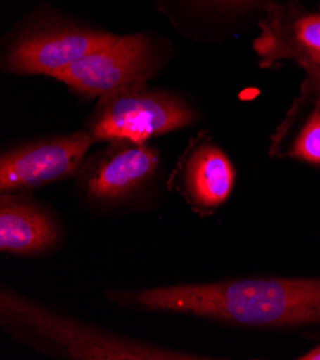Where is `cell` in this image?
<instances>
[{
    "label": "cell",
    "instance_id": "obj_9",
    "mask_svg": "<svg viewBox=\"0 0 320 360\" xmlns=\"http://www.w3.org/2000/svg\"><path fill=\"white\" fill-rule=\"evenodd\" d=\"M58 237L51 215L32 202L4 194L0 198V250L18 256L39 255Z\"/></svg>",
    "mask_w": 320,
    "mask_h": 360
},
{
    "label": "cell",
    "instance_id": "obj_3",
    "mask_svg": "<svg viewBox=\"0 0 320 360\" xmlns=\"http://www.w3.org/2000/svg\"><path fill=\"white\" fill-rule=\"evenodd\" d=\"M193 120V111L181 99L138 84L101 96L91 134L96 141L142 143L153 136L184 128Z\"/></svg>",
    "mask_w": 320,
    "mask_h": 360
},
{
    "label": "cell",
    "instance_id": "obj_5",
    "mask_svg": "<svg viewBox=\"0 0 320 360\" xmlns=\"http://www.w3.org/2000/svg\"><path fill=\"white\" fill-rule=\"evenodd\" d=\"M91 131L29 142L0 160V190L37 188L72 175L95 142Z\"/></svg>",
    "mask_w": 320,
    "mask_h": 360
},
{
    "label": "cell",
    "instance_id": "obj_11",
    "mask_svg": "<svg viewBox=\"0 0 320 360\" xmlns=\"http://www.w3.org/2000/svg\"><path fill=\"white\" fill-rule=\"evenodd\" d=\"M193 2L204 13L227 22H240L241 19L257 15H263L264 19L273 8L284 5L281 0H193Z\"/></svg>",
    "mask_w": 320,
    "mask_h": 360
},
{
    "label": "cell",
    "instance_id": "obj_2",
    "mask_svg": "<svg viewBox=\"0 0 320 360\" xmlns=\"http://www.w3.org/2000/svg\"><path fill=\"white\" fill-rule=\"evenodd\" d=\"M0 323L19 342L42 353L79 360H196L200 356L141 342L95 328L26 299L0 290Z\"/></svg>",
    "mask_w": 320,
    "mask_h": 360
},
{
    "label": "cell",
    "instance_id": "obj_7",
    "mask_svg": "<svg viewBox=\"0 0 320 360\" xmlns=\"http://www.w3.org/2000/svg\"><path fill=\"white\" fill-rule=\"evenodd\" d=\"M118 34L77 26L39 29L19 38L8 55V70L15 74L49 75L62 70L84 56L113 44Z\"/></svg>",
    "mask_w": 320,
    "mask_h": 360
},
{
    "label": "cell",
    "instance_id": "obj_10",
    "mask_svg": "<svg viewBox=\"0 0 320 360\" xmlns=\"http://www.w3.org/2000/svg\"><path fill=\"white\" fill-rule=\"evenodd\" d=\"M184 181L196 205L215 208L229 198L236 181V171L220 148L203 143L187 161Z\"/></svg>",
    "mask_w": 320,
    "mask_h": 360
},
{
    "label": "cell",
    "instance_id": "obj_1",
    "mask_svg": "<svg viewBox=\"0 0 320 360\" xmlns=\"http://www.w3.org/2000/svg\"><path fill=\"white\" fill-rule=\"evenodd\" d=\"M114 295L147 311L183 313L240 326L320 325V278L227 280Z\"/></svg>",
    "mask_w": 320,
    "mask_h": 360
},
{
    "label": "cell",
    "instance_id": "obj_4",
    "mask_svg": "<svg viewBox=\"0 0 320 360\" xmlns=\"http://www.w3.org/2000/svg\"><path fill=\"white\" fill-rule=\"evenodd\" d=\"M154 63L148 36L125 34L74 62L55 78L87 96H103L125 86L146 84L153 75Z\"/></svg>",
    "mask_w": 320,
    "mask_h": 360
},
{
    "label": "cell",
    "instance_id": "obj_8",
    "mask_svg": "<svg viewBox=\"0 0 320 360\" xmlns=\"http://www.w3.org/2000/svg\"><path fill=\"white\" fill-rule=\"evenodd\" d=\"M158 164V153L146 142L114 141L87 178V191L102 201L122 198L148 183Z\"/></svg>",
    "mask_w": 320,
    "mask_h": 360
},
{
    "label": "cell",
    "instance_id": "obj_13",
    "mask_svg": "<svg viewBox=\"0 0 320 360\" xmlns=\"http://www.w3.org/2000/svg\"><path fill=\"white\" fill-rule=\"evenodd\" d=\"M302 360H320V346H317L316 349L310 350L309 353L303 354L302 357H299Z\"/></svg>",
    "mask_w": 320,
    "mask_h": 360
},
{
    "label": "cell",
    "instance_id": "obj_12",
    "mask_svg": "<svg viewBox=\"0 0 320 360\" xmlns=\"http://www.w3.org/2000/svg\"><path fill=\"white\" fill-rule=\"evenodd\" d=\"M289 155L306 162L320 164V106H316L307 117L292 143Z\"/></svg>",
    "mask_w": 320,
    "mask_h": 360
},
{
    "label": "cell",
    "instance_id": "obj_6",
    "mask_svg": "<svg viewBox=\"0 0 320 360\" xmlns=\"http://www.w3.org/2000/svg\"><path fill=\"white\" fill-rule=\"evenodd\" d=\"M256 51L263 62L295 60L307 74V89L320 106V12L292 2L273 8L260 23Z\"/></svg>",
    "mask_w": 320,
    "mask_h": 360
}]
</instances>
